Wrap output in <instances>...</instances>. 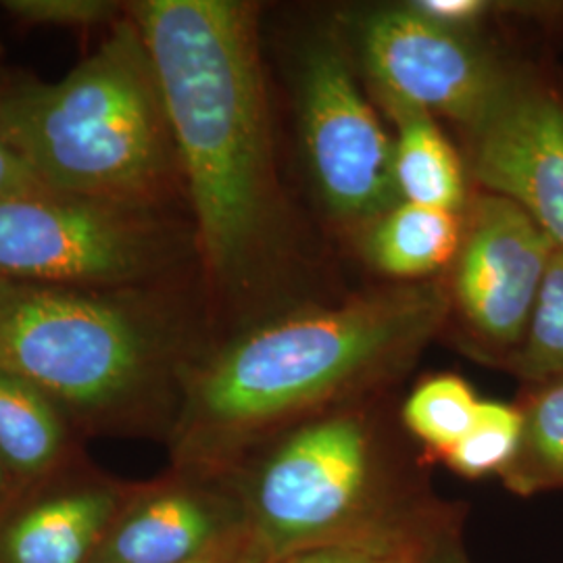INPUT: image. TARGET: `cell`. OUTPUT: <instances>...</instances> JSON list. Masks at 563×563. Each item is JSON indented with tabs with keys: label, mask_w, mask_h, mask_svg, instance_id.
<instances>
[{
	"label": "cell",
	"mask_w": 563,
	"mask_h": 563,
	"mask_svg": "<svg viewBox=\"0 0 563 563\" xmlns=\"http://www.w3.org/2000/svg\"><path fill=\"white\" fill-rule=\"evenodd\" d=\"M46 190L0 134V201Z\"/></svg>",
	"instance_id": "23"
},
{
	"label": "cell",
	"mask_w": 563,
	"mask_h": 563,
	"mask_svg": "<svg viewBox=\"0 0 563 563\" xmlns=\"http://www.w3.org/2000/svg\"><path fill=\"white\" fill-rule=\"evenodd\" d=\"M522 383L563 378V249L555 246L520 346L504 365Z\"/></svg>",
	"instance_id": "18"
},
{
	"label": "cell",
	"mask_w": 563,
	"mask_h": 563,
	"mask_svg": "<svg viewBox=\"0 0 563 563\" xmlns=\"http://www.w3.org/2000/svg\"><path fill=\"white\" fill-rule=\"evenodd\" d=\"M443 528L439 530V534L430 544V551H428L423 563H470L465 560V553L460 543L453 539V534L449 530H443Z\"/></svg>",
	"instance_id": "24"
},
{
	"label": "cell",
	"mask_w": 563,
	"mask_h": 563,
	"mask_svg": "<svg viewBox=\"0 0 563 563\" xmlns=\"http://www.w3.org/2000/svg\"><path fill=\"white\" fill-rule=\"evenodd\" d=\"M0 134L53 192L153 207L184 192L162 86L130 9L59 81H0Z\"/></svg>",
	"instance_id": "3"
},
{
	"label": "cell",
	"mask_w": 563,
	"mask_h": 563,
	"mask_svg": "<svg viewBox=\"0 0 563 563\" xmlns=\"http://www.w3.org/2000/svg\"><path fill=\"white\" fill-rule=\"evenodd\" d=\"M411 4L426 15L451 30L486 34V25L507 13H523L526 4L493 2V0H411Z\"/></svg>",
	"instance_id": "22"
},
{
	"label": "cell",
	"mask_w": 563,
	"mask_h": 563,
	"mask_svg": "<svg viewBox=\"0 0 563 563\" xmlns=\"http://www.w3.org/2000/svg\"><path fill=\"white\" fill-rule=\"evenodd\" d=\"M555 244L522 207L474 188L443 282L446 328L476 360L504 367L520 346Z\"/></svg>",
	"instance_id": "9"
},
{
	"label": "cell",
	"mask_w": 563,
	"mask_h": 563,
	"mask_svg": "<svg viewBox=\"0 0 563 563\" xmlns=\"http://www.w3.org/2000/svg\"><path fill=\"white\" fill-rule=\"evenodd\" d=\"M390 123L395 184L401 202L463 213L474 195L462 148L422 109L393 99H372Z\"/></svg>",
	"instance_id": "12"
},
{
	"label": "cell",
	"mask_w": 563,
	"mask_h": 563,
	"mask_svg": "<svg viewBox=\"0 0 563 563\" xmlns=\"http://www.w3.org/2000/svg\"><path fill=\"white\" fill-rule=\"evenodd\" d=\"M481 401L460 374H430L402 401V428L422 444L428 457L441 462L470 432Z\"/></svg>",
	"instance_id": "17"
},
{
	"label": "cell",
	"mask_w": 563,
	"mask_h": 563,
	"mask_svg": "<svg viewBox=\"0 0 563 563\" xmlns=\"http://www.w3.org/2000/svg\"><path fill=\"white\" fill-rule=\"evenodd\" d=\"M522 416L518 402L481 401L470 432L441 462L463 478L501 476L520 444Z\"/></svg>",
	"instance_id": "20"
},
{
	"label": "cell",
	"mask_w": 563,
	"mask_h": 563,
	"mask_svg": "<svg viewBox=\"0 0 563 563\" xmlns=\"http://www.w3.org/2000/svg\"><path fill=\"white\" fill-rule=\"evenodd\" d=\"M441 280L380 284L242 323L184 369L181 457L222 465L284 428L378 395L443 334Z\"/></svg>",
	"instance_id": "2"
},
{
	"label": "cell",
	"mask_w": 563,
	"mask_h": 563,
	"mask_svg": "<svg viewBox=\"0 0 563 563\" xmlns=\"http://www.w3.org/2000/svg\"><path fill=\"white\" fill-rule=\"evenodd\" d=\"M2 11L25 25L88 30L115 25L128 13L120 0H2Z\"/></svg>",
	"instance_id": "21"
},
{
	"label": "cell",
	"mask_w": 563,
	"mask_h": 563,
	"mask_svg": "<svg viewBox=\"0 0 563 563\" xmlns=\"http://www.w3.org/2000/svg\"><path fill=\"white\" fill-rule=\"evenodd\" d=\"M186 313L163 286L80 288L0 278V367L55 402L101 411L181 363Z\"/></svg>",
	"instance_id": "4"
},
{
	"label": "cell",
	"mask_w": 563,
	"mask_h": 563,
	"mask_svg": "<svg viewBox=\"0 0 563 563\" xmlns=\"http://www.w3.org/2000/svg\"><path fill=\"white\" fill-rule=\"evenodd\" d=\"M0 55H2V48H0Z\"/></svg>",
	"instance_id": "27"
},
{
	"label": "cell",
	"mask_w": 563,
	"mask_h": 563,
	"mask_svg": "<svg viewBox=\"0 0 563 563\" xmlns=\"http://www.w3.org/2000/svg\"><path fill=\"white\" fill-rule=\"evenodd\" d=\"M443 526L423 514L372 532L313 547L278 563H423Z\"/></svg>",
	"instance_id": "19"
},
{
	"label": "cell",
	"mask_w": 563,
	"mask_h": 563,
	"mask_svg": "<svg viewBox=\"0 0 563 563\" xmlns=\"http://www.w3.org/2000/svg\"><path fill=\"white\" fill-rule=\"evenodd\" d=\"M332 21L372 99L411 104L457 132L483 118L516 59L488 34L428 20L411 0L349 7Z\"/></svg>",
	"instance_id": "8"
},
{
	"label": "cell",
	"mask_w": 563,
	"mask_h": 563,
	"mask_svg": "<svg viewBox=\"0 0 563 563\" xmlns=\"http://www.w3.org/2000/svg\"><path fill=\"white\" fill-rule=\"evenodd\" d=\"M115 497L80 488L30 507L0 537V563H88L111 522Z\"/></svg>",
	"instance_id": "14"
},
{
	"label": "cell",
	"mask_w": 563,
	"mask_h": 563,
	"mask_svg": "<svg viewBox=\"0 0 563 563\" xmlns=\"http://www.w3.org/2000/svg\"><path fill=\"white\" fill-rule=\"evenodd\" d=\"M220 497L190 484H172L144 495L109 534L88 563H199L225 553L234 522Z\"/></svg>",
	"instance_id": "11"
},
{
	"label": "cell",
	"mask_w": 563,
	"mask_h": 563,
	"mask_svg": "<svg viewBox=\"0 0 563 563\" xmlns=\"http://www.w3.org/2000/svg\"><path fill=\"white\" fill-rule=\"evenodd\" d=\"M190 255L192 225L165 207L42 190L0 201V278L80 288L162 286Z\"/></svg>",
	"instance_id": "6"
},
{
	"label": "cell",
	"mask_w": 563,
	"mask_h": 563,
	"mask_svg": "<svg viewBox=\"0 0 563 563\" xmlns=\"http://www.w3.org/2000/svg\"><path fill=\"white\" fill-rule=\"evenodd\" d=\"M4 483H7V465L0 460V495L4 490Z\"/></svg>",
	"instance_id": "26"
},
{
	"label": "cell",
	"mask_w": 563,
	"mask_h": 563,
	"mask_svg": "<svg viewBox=\"0 0 563 563\" xmlns=\"http://www.w3.org/2000/svg\"><path fill=\"white\" fill-rule=\"evenodd\" d=\"M65 446L59 407L38 386L0 367V460L20 476L51 470Z\"/></svg>",
	"instance_id": "15"
},
{
	"label": "cell",
	"mask_w": 563,
	"mask_h": 563,
	"mask_svg": "<svg viewBox=\"0 0 563 563\" xmlns=\"http://www.w3.org/2000/svg\"><path fill=\"white\" fill-rule=\"evenodd\" d=\"M199 563H265L262 558L253 551V549H249V551H244V553H225V555H220V558H211V560H205V562Z\"/></svg>",
	"instance_id": "25"
},
{
	"label": "cell",
	"mask_w": 563,
	"mask_h": 563,
	"mask_svg": "<svg viewBox=\"0 0 563 563\" xmlns=\"http://www.w3.org/2000/svg\"><path fill=\"white\" fill-rule=\"evenodd\" d=\"M302 165L330 223L351 242L399 205L393 134L334 21L311 30L292 63Z\"/></svg>",
	"instance_id": "7"
},
{
	"label": "cell",
	"mask_w": 563,
	"mask_h": 563,
	"mask_svg": "<svg viewBox=\"0 0 563 563\" xmlns=\"http://www.w3.org/2000/svg\"><path fill=\"white\" fill-rule=\"evenodd\" d=\"M463 213L399 202L353 242L363 262L388 284L441 280L455 260Z\"/></svg>",
	"instance_id": "13"
},
{
	"label": "cell",
	"mask_w": 563,
	"mask_h": 563,
	"mask_svg": "<svg viewBox=\"0 0 563 563\" xmlns=\"http://www.w3.org/2000/svg\"><path fill=\"white\" fill-rule=\"evenodd\" d=\"M460 136L474 188L522 207L563 249V88L553 71L514 59L497 99Z\"/></svg>",
	"instance_id": "10"
},
{
	"label": "cell",
	"mask_w": 563,
	"mask_h": 563,
	"mask_svg": "<svg viewBox=\"0 0 563 563\" xmlns=\"http://www.w3.org/2000/svg\"><path fill=\"white\" fill-rule=\"evenodd\" d=\"M372 399L346 402L263 441L242 483L251 549L278 563L422 511L397 490L390 446Z\"/></svg>",
	"instance_id": "5"
},
{
	"label": "cell",
	"mask_w": 563,
	"mask_h": 563,
	"mask_svg": "<svg viewBox=\"0 0 563 563\" xmlns=\"http://www.w3.org/2000/svg\"><path fill=\"white\" fill-rule=\"evenodd\" d=\"M518 409L520 444L499 478L520 497L563 488V378L530 384Z\"/></svg>",
	"instance_id": "16"
},
{
	"label": "cell",
	"mask_w": 563,
	"mask_h": 563,
	"mask_svg": "<svg viewBox=\"0 0 563 563\" xmlns=\"http://www.w3.org/2000/svg\"><path fill=\"white\" fill-rule=\"evenodd\" d=\"M192 213L197 257L246 322L302 305L301 225L278 172L262 48L246 0H136Z\"/></svg>",
	"instance_id": "1"
}]
</instances>
